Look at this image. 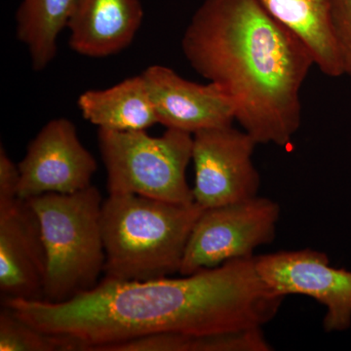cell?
<instances>
[{
    "instance_id": "cell-12",
    "label": "cell",
    "mask_w": 351,
    "mask_h": 351,
    "mask_svg": "<svg viewBox=\"0 0 351 351\" xmlns=\"http://www.w3.org/2000/svg\"><path fill=\"white\" fill-rule=\"evenodd\" d=\"M143 19L141 0H73L69 46L84 57L112 56L133 43Z\"/></svg>"
},
{
    "instance_id": "cell-17",
    "label": "cell",
    "mask_w": 351,
    "mask_h": 351,
    "mask_svg": "<svg viewBox=\"0 0 351 351\" xmlns=\"http://www.w3.org/2000/svg\"><path fill=\"white\" fill-rule=\"evenodd\" d=\"M332 19L343 71L351 80V0H332Z\"/></svg>"
},
{
    "instance_id": "cell-6",
    "label": "cell",
    "mask_w": 351,
    "mask_h": 351,
    "mask_svg": "<svg viewBox=\"0 0 351 351\" xmlns=\"http://www.w3.org/2000/svg\"><path fill=\"white\" fill-rule=\"evenodd\" d=\"M280 214L278 203L261 196L203 210L191 230L179 274L191 276L228 261L254 257L256 249L276 239Z\"/></svg>"
},
{
    "instance_id": "cell-16",
    "label": "cell",
    "mask_w": 351,
    "mask_h": 351,
    "mask_svg": "<svg viewBox=\"0 0 351 351\" xmlns=\"http://www.w3.org/2000/svg\"><path fill=\"white\" fill-rule=\"evenodd\" d=\"M0 350L62 351L55 337L39 331L5 306L0 313Z\"/></svg>"
},
{
    "instance_id": "cell-3",
    "label": "cell",
    "mask_w": 351,
    "mask_h": 351,
    "mask_svg": "<svg viewBox=\"0 0 351 351\" xmlns=\"http://www.w3.org/2000/svg\"><path fill=\"white\" fill-rule=\"evenodd\" d=\"M203 210L195 202L174 204L130 193H108L101 208L106 278L145 281L179 274L191 230Z\"/></svg>"
},
{
    "instance_id": "cell-1",
    "label": "cell",
    "mask_w": 351,
    "mask_h": 351,
    "mask_svg": "<svg viewBox=\"0 0 351 351\" xmlns=\"http://www.w3.org/2000/svg\"><path fill=\"white\" fill-rule=\"evenodd\" d=\"M284 297L265 283L254 257L228 261L179 278H106L63 302L11 299L4 306L62 351H110L131 339L159 334H226L263 328Z\"/></svg>"
},
{
    "instance_id": "cell-11",
    "label": "cell",
    "mask_w": 351,
    "mask_h": 351,
    "mask_svg": "<svg viewBox=\"0 0 351 351\" xmlns=\"http://www.w3.org/2000/svg\"><path fill=\"white\" fill-rule=\"evenodd\" d=\"M47 254L36 212L18 199L0 209V292L2 300L41 301Z\"/></svg>"
},
{
    "instance_id": "cell-18",
    "label": "cell",
    "mask_w": 351,
    "mask_h": 351,
    "mask_svg": "<svg viewBox=\"0 0 351 351\" xmlns=\"http://www.w3.org/2000/svg\"><path fill=\"white\" fill-rule=\"evenodd\" d=\"M21 175L17 164L0 147V209L13 205L19 199Z\"/></svg>"
},
{
    "instance_id": "cell-2",
    "label": "cell",
    "mask_w": 351,
    "mask_h": 351,
    "mask_svg": "<svg viewBox=\"0 0 351 351\" xmlns=\"http://www.w3.org/2000/svg\"><path fill=\"white\" fill-rule=\"evenodd\" d=\"M191 68L232 99L235 121L257 144L287 147L302 123L313 55L258 0H205L182 39Z\"/></svg>"
},
{
    "instance_id": "cell-14",
    "label": "cell",
    "mask_w": 351,
    "mask_h": 351,
    "mask_svg": "<svg viewBox=\"0 0 351 351\" xmlns=\"http://www.w3.org/2000/svg\"><path fill=\"white\" fill-rule=\"evenodd\" d=\"M77 106L85 120L104 130L147 131L159 123L142 75L106 89L88 90Z\"/></svg>"
},
{
    "instance_id": "cell-13",
    "label": "cell",
    "mask_w": 351,
    "mask_h": 351,
    "mask_svg": "<svg viewBox=\"0 0 351 351\" xmlns=\"http://www.w3.org/2000/svg\"><path fill=\"white\" fill-rule=\"evenodd\" d=\"M294 32L313 55L314 64L329 77L345 75L332 27V0H258Z\"/></svg>"
},
{
    "instance_id": "cell-15",
    "label": "cell",
    "mask_w": 351,
    "mask_h": 351,
    "mask_svg": "<svg viewBox=\"0 0 351 351\" xmlns=\"http://www.w3.org/2000/svg\"><path fill=\"white\" fill-rule=\"evenodd\" d=\"M73 0H22L16 13V36L31 57L34 71L47 68L57 55V41L66 27Z\"/></svg>"
},
{
    "instance_id": "cell-7",
    "label": "cell",
    "mask_w": 351,
    "mask_h": 351,
    "mask_svg": "<svg viewBox=\"0 0 351 351\" xmlns=\"http://www.w3.org/2000/svg\"><path fill=\"white\" fill-rule=\"evenodd\" d=\"M257 142L233 125L193 134V199L203 209L258 196L261 177L252 156Z\"/></svg>"
},
{
    "instance_id": "cell-8",
    "label": "cell",
    "mask_w": 351,
    "mask_h": 351,
    "mask_svg": "<svg viewBox=\"0 0 351 351\" xmlns=\"http://www.w3.org/2000/svg\"><path fill=\"white\" fill-rule=\"evenodd\" d=\"M263 283L276 295H304L326 307L327 332L351 327V271L330 265L324 252L313 249L279 251L255 257Z\"/></svg>"
},
{
    "instance_id": "cell-5",
    "label": "cell",
    "mask_w": 351,
    "mask_h": 351,
    "mask_svg": "<svg viewBox=\"0 0 351 351\" xmlns=\"http://www.w3.org/2000/svg\"><path fill=\"white\" fill-rule=\"evenodd\" d=\"M98 145L108 193H130L174 204L195 202L186 181L193 134L167 128L160 137H152L147 131L98 129Z\"/></svg>"
},
{
    "instance_id": "cell-9",
    "label": "cell",
    "mask_w": 351,
    "mask_h": 351,
    "mask_svg": "<svg viewBox=\"0 0 351 351\" xmlns=\"http://www.w3.org/2000/svg\"><path fill=\"white\" fill-rule=\"evenodd\" d=\"M19 198L47 193L71 195L89 188L97 171L96 159L78 138L71 120L55 119L43 127L18 164Z\"/></svg>"
},
{
    "instance_id": "cell-10",
    "label": "cell",
    "mask_w": 351,
    "mask_h": 351,
    "mask_svg": "<svg viewBox=\"0 0 351 351\" xmlns=\"http://www.w3.org/2000/svg\"><path fill=\"white\" fill-rule=\"evenodd\" d=\"M158 122L166 128L195 134L232 125V99L216 83L198 84L184 80L172 69L152 64L142 73Z\"/></svg>"
},
{
    "instance_id": "cell-4",
    "label": "cell",
    "mask_w": 351,
    "mask_h": 351,
    "mask_svg": "<svg viewBox=\"0 0 351 351\" xmlns=\"http://www.w3.org/2000/svg\"><path fill=\"white\" fill-rule=\"evenodd\" d=\"M27 201L38 216L47 254L43 301L66 302L93 289L106 263L99 189L90 186Z\"/></svg>"
}]
</instances>
